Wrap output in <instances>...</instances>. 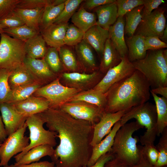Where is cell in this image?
<instances>
[{
	"label": "cell",
	"mask_w": 167,
	"mask_h": 167,
	"mask_svg": "<svg viewBox=\"0 0 167 167\" xmlns=\"http://www.w3.org/2000/svg\"><path fill=\"white\" fill-rule=\"evenodd\" d=\"M48 130L57 133L59 144L50 157L57 167H85L91 157L94 126L76 119L59 108L38 114Z\"/></svg>",
	"instance_id": "cell-1"
},
{
	"label": "cell",
	"mask_w": 167,
	"mask_h": 167,
	"mask_svg": "<svg viewBox=\"0 0 167 167\" xmlns=\"http://www.w3.org/2000/svg\"><path fill=\"white\" fill-rule=\"evenodd\" d=\"M150 88L145 77L136 70L129 77L112 85L105 93L106 103L104 112L114 113L128 110L148 101Z\"/></svg>",
	"instance_id": "cell-2"
},
{
	"label": "cell",
	"mask_w": 167,
	"mask_h": 167,
	"mask_svg": "<svg viewBox=\"0 0 167 167\" xmlns=\"http://www.w3.org/2000/svg\"><path fill=\"white\" fill-rule=\"evenodd\" d=\"M143 127L137 121L122 126L116 133L110 151L114 156L130 166L136 163L142 155L143 146L137 145L139 139L132 135Z\"/></svg>",
	"instance_id": "cell-3"
},
{
	"label": "cell",
	"mask_w": 167,
	"mask_h": 167,
	"mask_svg": "<svg viewBox=\"0 0 167 167\" xmlns=\"http://www.w3.org/2000/svg\"><path fill=\"white\" fill-rule=\"evenodd\" d=\"M145 77L151 89L167 87V50H148L143 59L132 62Z\"/></svg>",
	"instance_id": "cell-4"
},
{
	"label": "cell",
	"mask_w": 167,
	"mask_h": 167,
	"mask_svg": "<svg viewBox=\"0 0 167 167\" xmlns=\"http://www.w3.org/2000/svg\"><path fill=\"white\" fill-rule=\"evenodd\" d=\"M133 118L146 129L144 134L140 136L139 141L142 145L154 144L157 136V115L155 105L148 101L132 108L120 120L121 126Z\"/></svg>",
	"instance_id": "cell-5"
},
{
	"label": "cell",
	"mask_w": 167,
	"mask_h": 167,
	"mask_svg": "<svg viewBox=\"0 0 167 167\" xmlns=\"http://www.w3.org/2000/svg\"><path fill=\"white\" fill-rule=\"evenodd\" d=\"M26 56L24 41L1 33L0 69L11 71L24 64Z\"/></svg>",
	"instance_id": "cell-6"
},
{
	"label": "cell",
	"mask_w": 167,
	"mask_h": 167,
	"mask_svg": "<svg viewBox=\"0 0 167 167\" xmlns=\"http://www.w3.org/2000/svg\"><path fill=\"white\" fill-rule=\"evenodd\" d=\"M25 124L30 132V142L28 146L21 152L14 156L15 162L32 148L41 145L48 144L54 147L57 143V133L45 129V122L38 114L27 118Z\"/></svg>",
	"instance_id": "cell-7"
},
{
	"label": "cell",
	"mask_w": 167,
	"mask_h": 167,
	"mask_svg": "<svg viewBox=\"0 0 167 167\" xmlns=\"http://www.w3.org/2000/svg\"><path fill=\"white\" fill-rule=\"evenodd\" d=\"M80 92L77 89L64 86L58 77L39 88L34 94L36 96L45 99L49 103V108H59Z\"/></svg>",
	"instance_id": "cell-8"
},
{
	"label": "cell",
	"mask_w": 167,
	"mask_h": 167,
	"mask_svg": "<svg viewBox=\"0 0 167 167\" xmlns=\"http://www.w3.org/2000/svg\"><path fill=\"white\" fill-rule=\"evenodd\" d=\"M27 126H23L6 138L0 146V166L8 165L11 158L22 152L29 143V137L24 135Z\"/></svg>",
	"instance_id": "cell-9"
},
{
	"label": "cell",
	"mask_w": 167,
	"mask_h": 167,
	"mask_svg": "<svg viewBox=\"0 0 167 167\" xmlns=\"http://www.w3.org/2000/svg\"><path fill=\"white\" fill-rule=\"evenodd\" d=\"M78 119L90 122L94 126L100 121L104 110L96 105L81 101H70L59 108Z\"/></svg>",
	"instance_id": "cell-10"
},
{
	"label": "cell",
	"mask_w": 167,
	"mask_h": 167,
	"mask_svg": "<svg viewBox=\"0 0 167 167\" xmlns=\"http://www.w3.org/2000/svg\"><path fill=\"white\" fill-rule=\"evenodd\" d=\"M165 11V8L164 7H159L149 14L143 16L134 35L144 37H161L167 25Z\"/></svg>",
	"instance_id": "cell-11"
},
{
	"label": "cell",
	"mask_w": 167,
	"mask_h": 167,
	"mask_svg": "<svg viewBox=\"0 0 167 167\" xmlns=\"http://www.w3.org/2000/svg\"><path fill=\"white\" fill-rule=\"evenodd\" d=\"M105 74L99 70L90 73L84 72H64L59 77L61 83L80 92L92 88L101 80Z\"/></svg>",
	"instance_id": "cell-12"
},
{
	"label": "cell",
	"mask_w": 167,
	"mask_h": 167,
	"mask_svg": "<svg viewBox=\"0 0 167 167\" xmlns=\"http://www.w3.org/2000/svg\"><path fill=\"white\" fill-rule=\"evenodd\" d=\"M135 70L127 57L122 58L120 63L109 69L100 81L93 88L105 94L112 85L129 77Z\"/></svg>",
	"instance_id": "cell-13"
},
{
	"label": "cell",
	"mask_w": 167,
	"mask_h": 167,
	"mask_svg": "<svg viewBox=\"0 0 167 167\" xmlns=\"http://www.w3.org/2000/svg\"><path fill=\"white\" fill-rule=\"evenodd\" d=\"M129 110L114 113H103L99 121L94 126L93 137L91 145L93 147L100 142L111 131L115 124L120 120Z\"/></svg>",
	"instance_id": "cell-14"
},
{
	"label": "cell",
	"mask_w": 167,
	"mask_h": 167,
	"mask_svg": "<svg viewBox=\"0 0 167 167\" xmlns=\"http://www.w3.org/2000/svg\"><path fill=\"white\" fill-rule=\"evenodd\" d=\"M0 111L2 122L8 136L24 126L27 118L18 112L10 103L0 104Z\"/></svg>",
	"instance_id": "cell-15"
},
{
	"label": "cell",
	"mask_w": 167,
	"mask_h": 167,
	"mask_svg": "<svg viewBox=\"0 0 167 167\" xmlns=\"http://www.w3.org/2000/svg\"><path fill=\"white\" fill-rule=\"evenodd\" d=\"M10 104L26 118L41 113L49 108V103L45 99L32 96L23 101Z\"/></svg>",
	"instance_id": "cell-16"
},
{
	"label": "cell",
	"mask_w": 167,
	"mask_h": 167,
	"mask_svg": "<svg viewBox=\"0 0 167 167\" xmlns=\"http://www.w3.org/2000/svg\"><path fill=\"white\" fill-rule=\"evenodd\" d=\"M93 49L83 40L75 46L74 51L83 72L90 73L99 70Z\"/></svg>",
	"instance_id": "cell-17"
},
{
	"label": "cell",
	"mask_w": 167,
	"mask_h": 167,
	"mask_svg": "<svg viewBox=\"0 0 167 167\" xmlns=\"http://www.w3.org/2000/svg\"><path fill=\"white\" fill-rule=\"evenodd\" d=\"M125 25L124 16L118 17L108 29L109 38L121 58L127 57L128 51L124 36Z\"/></svg>",
	"instance_id": "cell-18"
},
{
	"label": "cell",
	"mask_w": 167,
	"mask_h": 167,
	"mask_svg": "<svg viewBox=\"0 0 167 167\" xmlns=\"http://www.w3.org/2000/svg\"><path fill=\"white\" fill-rule=\"evenodd\" d=\"M68 23H54L40 31L46 44L58 49L64 45V39Z\"/></svg>",
	"instance_id": "cell-19"
},
{
	"label": "cell",
	"mask_w": 167,
	"mask_h": 167,
	"mask_svg": "<svg viewBox=\"0 0 167 167\" xmlns=\"http://www.w3.org/2000/svg\"><path fill=\"white\" fill-rule=\"evenodd\" d=\"M24 64L43 84L57 78V75L50 70L44 58L34 59L26 56Z\"/></svg>",
	"instance_id": "cell-20"
},
{
	"label": "cell",
	"mask_w": 167,
	"mask_h": 167,
	"mask_svg": "<svg viewBox=\"0 0 167 167\" xmlns=\"http://www.w3.org/2000/svg\"><path fill=\"white\" fill-rule=\"evenodd\" d=\"M121 126L119 120L115 124L110 132L105 138L92 147L91 155L87 167L93 165L101 156L111 151L116 133Z\"/></svg>",
	"instance_id": "cell-21"
},
{
	"label": "cell",
	"mask_w": 167,
	"mask_h": 167,
	"mask_svg": "<svg viewBox=\"0 0 167 167\" xmlns=\"http://www.w3.org/2000/svg\"><path fill=\"white\" fill-rule=\"evenodd\" d=\"M109 37L108 30L96 24L85 32L83 40L89 44L101 57Z\"/></svg>",
	"instance_id": "cell-22"
},
{
	"label": "cell",
	"mask_w": 167,
	"mask_h": 167,
	"mask_svg": "<svg viewBox=\"0 0 167 167\" xmlns=\"http://www.w3.org/2000/svg\"><path fill=\"white\" fill-rule=\"evenodd\" d=\"M94 11L97 17L96 25L104 29L108 30L117 20L118 7L116 1L97 7Z\"/></svg>",
	"instance_id": "cell-23"
},
{
	"label": "cell",
	"mask_w": 167,
	"mask_h": 167,
	"mask_svg": "<svg viewBox=\"0 0 167 167\" xmlns=\"http://www.w3.org/2000/svg\"><path fill=\"white\" fill-rule=\"evenodd\" d=\"M121 60V56L108 38L106 41L101 57L99 70L105 74L109 69L119 64Z\"/></svg>",
	"instance_id": "cell-24"
},
{
	"label": "cell",
	"mask_w": 167,
	"mask_h": 167,
	"mask_svg": "<svg viewBox=\"0 0 167 167\" xmlns=\"http://www.w3.org/2000/svg\"><path fill=\"white\" fill-rule=\"evenodd\" d=\"M38 81H40L24 64L11 71L8 79L11 90Z\"/></svg>",
	"instance_id": "cell-25"
},
{
	"label": "cell",
	"mask_w": 167,
	"mask_h": 167,
	"mask_svg": "<svg viewBox=\"0 0 167 167\" xmlns=\"http://www.w3.org/2000/svg\"><path fill=\"white\" fill-rule=\"evenodd\" d=\"M128 48L127 58L131 62L142 59L146 56L147 51L145 49L144 37L134 35L125 40Z\"/></svg>",
	"instance_id": "cell-26"
},
{
	"label": "cell",
	"mask_w": 167,
	"mask_h": 167,
	"mask_svg": "<svg viewBox=\"0 0 167 167\" xmlns=\"http://www.w3.org/2000/svg\"><path fill=\"white\" fill-rule=\"evenodd\" d=\"M54 151V147L45 144L34 147L27 152L14 163L15 165L28 164L39 161L42 158L49 156L50 157L53 154Z\"/></svg>",
	"instance_id": "cell-27"
},
{
	"label": "cell",
	"mask_w": 167,
	"mask_h": 167,
	"mask_svg": "<svg viewBox=\"0 0 167 167\" xmlns=\"http://www.w3.org/2000/svg\"><path fill=\"white\" fill-rule=\"evenodd\" d=\"M42 36L39 33L25 42L26 56L38 59L44 57L48 48Z\"/></svg>",
	"instance_id": "cell-28"
},
{
	"label": "cell",
	"mask_w": 167,
	"mask_h": 167,
	"mask_svg": "<svg viewBox=\"0 0 167 167\" xmlns=\"http://www.w3.org/2000/svg\"><path fill=\"white\" fill-rule=\"evenodd\" d=\"M45 8L23 9L16 8L14 11L22 20L26 25L40 32V27Z\"/></svg>",
	"instance_id": "cell-29"
},
{
	"label": "cell",
	"mask_w": 167,
	"mask_h": 167,
	"mask_svg": "<svg viewBox=\"0 0 167 167\" xmlns=\"http://www.w3.org/2000/svg\"><path fill=\"white\" fill-rule=\"evenodd\" d=\"M71 47L64 45L58 49L65 72H83L75 52Z\"/></svg>",
	"instance_id": "cell-30"
},
{
	"label": "cell",
	"mask_w": 167,
	"mask_h": 167,
	"mask_svg": "<svg viewBox=\"0 0 167 167\" xmlns=\"http://www.w3.org/2000/svg\"><path fill=\"white\" fill-rule=\"evenodd\" d=\"M81 101L99 107L104 111L106 103L105 94L93 88L80 92L69 101Z\"/></svg>",
	"instance_id": "cell-31"
},
{
	"label": "cell",
	"mask_w": 167,
	"mask_h": 167,
	"mask_svg": "<svg viewBox=\"0 0 167 167\" xmlns=\"http://www.w3.org/2000/svg\"><path fill=\"white\" fill-rule=\"evenodd\" d=\"M74 25L85 32L92 27L96 24V15L90 12L81 6L71 18Z\"/></svg>",
	"instance_id": "cell-32"
},
{
	"label": "cell",
	"mask_w": 167,
	"mask_h": 167,
	"mask_svg": "<svg viewBox=\"0 0 167 167\" xmlns=\"http://www.w3.org/2000/svg\"><path fill=\"white\" fill-rule=\"evenodd\" d=\"M43 84L42 83L38 81L21 86L11 90L10 95L6 103H13L27 99L39 88L42 87Z\"/></svg>",
	"instance_id": "cell-33"
},
{
	"label": "cell",
	"mask_w": 167,
	"mask_h": 167,
	"mask_svg": "<svg viewBox=\"0 0 167 167\" xmlns=\"http://www.w3.org/2000/svg\"><path fill=\"white\" fill-rule=\"evenodd\" d=\"M155 103L157 115V136H160L167 127V98L150 91Z\"/></svg>",
	"instance_id": "cell-34"
},
{
	"label": "cell",
	"mask_w": 167,
	"mask_h": 167,
	"mask_svg": "<svg viewBox=\"0 0 167 167\" xmlns=\"http://www.w3.org/2000/svg\"><path fill=\"white\" fill-rule=\"evenodd\" d=\"M143 5L139 6L126 13L125 19L124 33L128 37L133 36L140 23L142 18Z\"/></svg>",
	"instance_id": "cell-35"
},
{
	"label": "cell",
	"mask_w": 167,
	"mask_h": 167,
	"mask_svg": "<svg viewBox=\"0 0 167 167\" xmlns=\"http://www.w3.org/2000/svg\"><path fill=\"white\" fill-rule=\"evenodd\" d=\"M44 58L49 69L55 74H60L65 72L60 58L58 50L56 48H48Z\"/></svg>",
	"instance_id": "cell-36"
},
{
	"label": "cell",
	"mask_w": 167,
	"mask_h": 167,
	"mask_svg": "<svg viewBox=\"0 0 167 167\" xmlns=\"http://www.w3.org/2000/svg\"><path fill=\"white\" fill-rule=\"evenodd\" d=\"M64 3L56 6L51 5L45 7L41 18L40 31L54 23L62 11Z\"/></svg>",
	"instance_id": "cell-37"
},
{
	"label": "cell",
	"mask_w": 167,
	"mask_h": 167,
	"mask_svg": "<svg viewBox=\"0 0 167 167\" xmlns=\"http://www.w3.org/2000/svg\"><path fill=\"white\" fill-rule=\"evenodd\" d=\"M3 32L14 38L24 42L40 33L25 24L15 28L4 29Z\"/></svg>",
	"instance_id": "cell-38"
},
{
	"label": "cell",
	"mask_w": 167,
	"mask_h": 167,
	"mask_svg": "<svg viewBox=\"0 0 167 167\" xmlns=\"http://www.w3.org/2000/svg\"><path fill=\"white\" fill-rule=\"evenodd\" d=\"M82 0H67L64 3V7L54 23H68L81 3Z\"/></svg>",
	"instance_id": "cell-39"
},
{
	"label": "cell",
	"mask_w": 167,
	"mask_h": 167,
	"mask_svg": "<svg viewBox=\"0 0 167 167\" xmlns=\"http://www.w3.org/2000/svg\"><path fill=\"white\" fill-rule=\"evenodd\" d=\"M85 32L73 24H69L64 39V45L75 46L83 40Z\"/></svg>",
	"instance_id": "cell-40"
},
{
	"label": "cell",
	"mask_w": 167,
	"mask_h": 167,
	"mask_svg": "<svg viewBox=\"0 0 167 167\" xmlns=\"http://www.w3.org/2000/svg\"><path fill=\"white\" fill-rule=\"evenodd\" d=\"M157 145L159 152L156 163L154 167H162L167 165V127L164 130Z\"/></svg>",
	"instance_id": "cell-41"
},
{
	"label": "cell",
	"mask_w": 167,
	"mask_h": 167,
	"mask_svg": "<svg viewBox=\"0 0 167 167\" xmlns=\"http://www.w3.org/2000/svg\"><path fill=\"white\" fill-rule=\"evenodd\" d=\"M11 72L5 69H0V104L7 102L11 91L8 82Z\"/></svg>",
	"instance_id": "cell-42"
},
{
	"label": "cell",
	"mask_w": 167,
	"mask_h": 167,
	"mask_svg": "<svg viewBox=\"0 0 167 167\" xmlns=\"http://www.w3.org/2000/svg\"><path fill=\"white\" fill-rule=\"evenodd\" d=\"M117 18L124 17L128 12L135 8L143 5V0H117Z\"/></svg>",
	"instance_id": "cell-43"
},
{
	"label": "cell",
	"mask_w": 167,
	"mask_h": 167,
	"mask_svg": "<svg viewBox=\"0 0 167 167\" xmlns=\"http://www.w3.org/2000/svg\"><path fill=\"white\" fill-rule=\"evenodd\" d=\"M54 0H20L16 8L23 9H33L45 8L52 5Z\"/></svg>",
	"instance_id": "cell-44"
},
{
	"label": "cell",
	"mask_w": 167,
	"mask_h": 167,
	"mask_svg": "<svg viewBox=\"0 0 167 167\" xmlns=\"http://www.w3.org/2000/svg\"><path fill=\"white\" fill-rule=\"evenodd\" d=\"M0 24L6 28H12L25 24L24 22L13 11L4 18L0 19Z\"/></svg>",
	"instance_id": "cell-45"
},
{
	"label": "cell",
	"mask_w": 167,
	"mask_h": 167,
	"mask_svg": "<svg viewBox=\"0 0 167 167\" xmlns=\"http://www.w3.org/2000/svg\"><path fill=\"white\" fill-rule=\"evenodd\" d=\"M145 50H158L166 48L167 43L161 41L157 36L144 37Z\"/></svg>",
	"instance_id": "cell-46"
},
{
	"label": "cell",
	"mask_w": 167,
	"mask_h": 167,
	"mask_svg": "<svg viewBox=\"0 0 167 167\" xmlns=\"http://www.w3.org/2000/svg\"><path fill=\"white\" fill-rule=\"evenodd\" d=\"M20 0H0V19L13 12Z\"/></svg>",
	"instance_id": "cell-47"
},
{
	"label": "cell",
	"mask_w": 167,
	"mask_h": 167,
	"mask_svg": "<svg viewBox=\"0 0 167 167\" xmlns=\"http://www.w3.org/2000/svg\"><path fill=\"white\" fill-rule=\"evenodd\" d=\"M142 152L150 163L154 166L157 160L159 152L154 144H148L143 146Z\"/></svg>",
	"instance_id": "cell-48"
},
{
	"label": "cell",
	"mask_w": 167,
	"mask_h": 167,
	"mask_svg": "<svg viewBox=\"0 0 167 167\" xmlns=\"http://www.w3.org/2000/svg\"><path fill=\"white\" fill-rule=\"evenodd\" d=\"M164 2V1L163 0H143L142 17L149 14Z\"/></svg>",
	"instance_id": "cell-49"
},
{
	"label": "cell",
	"mask_w": 167,
	"mask_h": 167,
	"mask_svg": "<svg viewBox=\"0 0 167 167\" xmlns=\"http://www.w3.org/2000/svg\"><path fill=\"white\" fill-rule=\"evenodd\" d=\"M81 6L86 10H91L101 5L115 2V0H87Z\"/></svg>",
	"instance_id": "cell-50"
},
{
	"label": "cell",
	"mask_w": 167,
	"mask_h": 167,
	"mask_svg": "<svg viewBox=\"0 0 167 167\" xmlns=\"http://www.w3.org/2000/svg\"><path fill=\"white\" fill-rule=\"evenodd\" d=\"M113 157V154L110 151L101 156L92 166L85 167H104L105 164Z\"/></svg>",
	"instance_id": "cell-51"
},
{
	"label": "cell",
	"mask_w": 167,
	"mask_h": 167,
	"mask_svg": "<svg viewBox=\"0 0 167 167\" xmlns=\"http://www.w3.org/2000/svg\"><path fill=\"white\" fill-rule=\"evenodd\" d=\"M15 166V167H54L55 165L52 161L50 162L48 161H44Z\"/></svg>",
	"instance_id": "cell-52"
},
{
	"label": "cell",
	"mask_w": 167,
	"mask_h": 167,
	"mask_svg": "<svg viewBox=\"0 0 167 167\" xmlns=\"http://www.w3.org/2000/svg\"><path fill=\"white\" fill-rule=\"evenodd\" d=\"M104 167H131L130 166L124 163L117 157H114L108 161Z\"/></svg>",
	"instance_id": "cell-53"
},
{
	"label": "cell",
	"mask_w": 167,
	"mask_h": 167,
	"mask_svg": "<svg viewBox=\"0 0 167 167\" xmlns=\"http://www.w3.org/2000/svg\"><path fill=\"white\" fill-rule=\"evenodd\" d=\"M131 167H154L149 161L143 153L139 161Z\"/></svg>",
	"instance_id": "cell-54"
},
{
	"label": "cell",
	"mask_w": 167,
	"mask_h": 167,
	"mask_svg": "<svg viewBox=\"0 0 167 167\" xmlns=\"http://www.w3.org/2000/svg\"><path fill=\"white\" fill-rule=\"evenodd\" d=\"M150 91L156 95L159 94L167 98V87L160 86L151 89Z\"/></svg>",
	"instance_id": "cell-55"
},
{
	"label": "cell",
	"mask_w": 167,
	"mask_h": 167,
	"mask_svg": "<svg viewBox=\"0 0 167 167\" xmlns=\"http://www.w3.org/2000/svg\"><path fill=\"white\" fill-rule=\"evenodd\" d=\"M7 136L5 129L4 125L0 115V143H2Z\"/></svg>",
	"instance_id": "cell-56"
},
{
	"label": "cell",
	"mask_w": 167,
	"mask_h": 167,
	"mask_svg": "<svg viewBox=\"0 0 167 167\" xmlns=\"http://www.w3.org/2000/svg\"><path fill=\"white\" fill-rule=\"evenodd\" d=\"M160 39L162 41L167 43V26H166L164 29L162 36L159 37Z\"/></svg>",
	"instance_id": "cell-57"
},
{
	"label": "cell",
	"mask_w": 167,
	"mask_h": 167,
	"mask_svg": "<svg viewBox=\"0 0 167 167\" xmlns=\"http://www.w3.org/2000/svg\"><path fill=\"white\" fill-rule=\"evenodd\" d=\"M5 28L2 24H0V33H1L3 32V29Z\"/></svg>",
	"instance_id": "cell-58"
},
{
	"label": "cell",
	"mask_w": 167,
	"mask_h": 167,
	"mask_svg": "<svg viewBox=\"0 0 167 167\" xmlns=\"http://www.w3.org/2000/svg\"><path fill=\"white\" fill-rule=\"evenodd\" d=\"M3 167H15V166L14 165L11 164L10 165H7L4 166Z\"/></svg>",
	"instance_id": "cell-59"
},
{
	"label": "cell",
	"mask_w": 167,
	"mask_h": 167,
	"mask_svg": "<svg viewBox=\"0 0 167 167\" xmlns=\"http://www.w3.org/2000/svg\"><path fill=\"white\" fill-rule=\"evenodd\" d=\"M1 39V33H0V40Z\"/></svg>",
	"instance_id": "cell-60"
},
{
	"label": "cell",
	"mask_w": 167,
	"mask_h": 167,
	"mask_svg": "<svg viewBox=\"0 0 167 167\" xmlns=\"http://www.w3.org/2000/svg\"><path fill=\"white\" fill-rule=\"evenodd\" d=\"M166 166H163V167H166Z\"/></svg>",
	"instance_id": "cell-61"
},
{
	"label": "cell",
	"mask_w": 167,
	"mask_h": 167,
	"mask_svg": "<svg viewBox=\"0 0 167 167\" xmlns=\"http://www.w3.org/2000/svg\"><path fill=\"white\" fill-rule=\"evenodd\" d=\"M2 143H0V146L1 145Z\"/></svg>",
	"instance_id": "cell-62"
},
{
	"label": "cell",
	"mask_w": 167,
	"mask_h": 167,
	"mask_svg": "<svg viewBox=\"0 0 167 167\" xmlns=\"http://www.w3.org/2000/svg\"><path fill=\"white\" fill-rule=\"evenodd\" d=\"M54 167H56V166H55Z\"/></svg>",
	"instance_id": "cell-63"
}]
</instances>
